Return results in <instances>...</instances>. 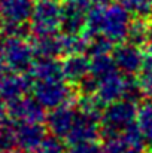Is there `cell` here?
I'll return each instance as SVG.
<instances>
[{
    "instance_id": "26",
    "label": "cell",
    "mask_w": 152,
    "mask_h": 153,
    "mask_svg": "<svg viewBox=\"0 0 152 153\" xmlns=\"http://www.w3.org/2000/svg\"><path fill=\"white\" fill-rule=\"evenodd\" d=\"M6 105H4V100L0 97V129L4 128L6 125Z\"/></svg>"
},
{
    "instance_id": "18",
    "label": "cell",
    "mask_w": 152,
    "mask_h": 153,
    "mask_svg": "<svg viewBox=\"0 0 152 153\" xmlns=\"http://www.w3.org/2000/svg\"><path fill=\"white\" fill-rule=\"evenodd\" d=\"M136 120H137L136 123L140 132L143 134L145 140L148 143H152V98H148L139 107Z\"/></svg>"
},
{
    "instance_id": "28",
    "label": "cell",
    "mask_w": 152,
    "mask_h": 153,
    "mask_svg": "<svg viewBox=\"0 0 152 153\" xmlns=\"http://www.w3.org/2000/svg\"><path fill=\"white\" fill-rule=\"evenodd\" d=\"M148 43H152V24H149V34H148Z\"/></svg>"
},
{
    "instance_id": "14",
    "label": "cell",
    "mask_w": 152,
    "mask_h": 153,
    "mask_svg": "<svg viewBox=\"0 0 152 153\" xmlns=\"http://www.w3.org/2000/svg\"><path fill=\"white\" fill-rule=\"evenodd\" d=\"M31 13V0H0V15L7 22H27Z\"/></svg>"
},
{
    "instance_id": "7",
    "label": "cell",
    "mask_w": 152,
    "mask_h": 153,
    "mask_svg": "<svg viewBox=\"0 0 152 153\" xmlns=\"http://www.w3.org/2000/svg\"><path fill=\"white\" fill-rule=\"evenodd\" d=\"M46 128L42 122H13L16 146L22 152H34L46 138Z\"/></svg>"
},
{
    "instance_id": "5",
    "label": "cell",
    "mask_w": 152,
    "mask_h": 153,
    "mask_svg": "<svg viewBox=\"0 0 152 153\" xmlns=\"http://www.w3.org/2000/svg\"><path fill=\"white\" fill-rule=\"evenodd\" d=\"M33 94L43 107L51 110L60 105H67L73 100V91L63 79L34 82Z\"/></svg>"
},
{
    "instance_id": "25",
    "label": "cell",
    "mask_w": 152,
    "mask_h": 153,
    "mask_svg": "<svg viewBox=\"0 0 152 153\" xmlns=\"http://www.w3.org/2000/svg\"><path fill=\"white\" fill-rule=\"evenodd\" d=\"M67 153H103V147L97 144V141H84L72 144Z\"/></svg>"
},
{
    "instance_id": "1",
    "label": "cell",
    "mask_w": 152,
    "mask_h": 153,
    "mask_svg": "<svg viewBox=\"0 0 152 153\" xmlns=\"http://www.w3.org/2000/svg\"><path fill=\"white\" fill-rule=\"evenodd\" d=\"M130 24V12L122 4H96L88 10L85 30L90 37L103 36L113 43L127 37Z\"/></svg>"
},
{
    "instance_id": "9",
    "label": "cell",
    "mask_w": 152,
    "mask_h": 153,
    "mask_svg": "<svg viewBox=\"0 0 152 153\" xmlns=\"http://www.w3.org/2000/svg\"><path fill=\"white\" fill-rule=\"evenodd\" d=\"M113 61L119 71H122L125 76H133L142 70L145 53L139 51L136 45L128 42L125 45H119L113 51Z\"/></svg>"
},
{
    "instance_id": "31",
    "label": "cell",
    "mask_w": 152,
    "mask_h": 153,
    "mask_svg": "<svg viewBox=\"0 0 152 153\" xmlns=\"http://www.w3.org/2000/svg\"><path fill=\"white\" fill-rule=\"evenodd\" d=\"M130 153H145V152H143V150H131Z\"/></svg>"
},
{
    "instance_id": "21",
    "label": "cell",
    "mask_w": 152,
    "mask_h": 153,
    "mask_svg": "<svg viewBox=\"0 0 152 153\" xmlns=\"http://www.w3.org/2000/svg\"><path fill=\"white\" fill-rule=\"evenodd\" d=\"M148 34H149V24H146L143 18H137V19L131 21V24H130L127 40L136 46L143 45L148 42Z\"/></svg>"
},
{
    "instance_id": "11",
    "label": "cell",
    "mask_w": 152,
    "mask_h": 153,
    "mask_svg": "<svg viewBox=\"0 0 152 153\" xmlns=\"http://www.w3.org/2000/svg\"><path fill=\"white\" fill-rule=\"evenodd\" d=\"M127 82H128V77H125L124 73L113 71L112 74L99 80V88H97L96 95L103 102V105L118 101V100H124Z\"/></svg>"
},
{
    "instance_id": "19",
    "label": "cell",
    "mask_w": 152,
    "mask_h": 153,
    "mask_svg": "<svg viewBox=\"0 0 152 153\" xmlns=\"http://www.w3.org/2000/svg\"><path fill=\"white\" fill-rule=\"evenodd\" d=\"M60 40H61V52L66 56L82 53L84 51H87L88 42H90V39L81 34H64V36H60Z\"/></svg>"
},
{
    "instance_id": "10",
    "label": "cell",
    "mask_w": 152,
    "mask_h": 153,
    "mask_svg": "<svg viewBox=\"0 0 152 153\" xmlns=\"http://www.w3.org/2000/svg\"><path fill=\"white\" fill-rule=\"evenodd\" d=\"M78 110H73L72 107L67 105H60L52 108L49 114L46 116V128L51 134L57 138H67L70 134L75 119H76Z\"/></svg>"
},
{
    "instance_id": "20",
    "label": "cell",
    "mask_w": 152,
    "mask_h": 153,
    "mask_svg": "<svg viewBox=\"0 0 152 153\" xmlns=\"http://www.w3.org/2000/svg\"><path fill=\"white\" fill-rule=\"evenodd\" d=\"M116 65L113 61V56H109V53H103V55H96L91 59V74L94 77H97L99 80L112 74L113 71H116Z\"/></svg>"
},
{
    "instance_id": "8",
    "label": "cell",
    "mask_w": 152,
    "mask_h": 153,
    "mask_svg": "<svg viewBox=\"0 0 152 153\" xmlns=\"http://www.w3.org/2000/svg\"><path fill=\"white\" fill-rule=\"evenodd\" d=\"M7 114L13 122H42L46 116L43 113V105L31 97H21L9 102Z\"/></svg>"
},
{
    "instance_id": "30",
    "label": "cell",
    "mask_w": 152,
    "mask_h": 153,
    "mask_svg": "<svg viewBox=\"0 0 152 153\" xmlns=\"http://www.w3.org/2000/svg\"><path fill=\"white\" fill-rule=\"evenodd\" d=\"M3 153H24L22 150H18V152H15V150H7V152H3Z\"/></svg>"
},
{
    "instance_id": "29",
    "label": "cell",
    "mask_w": 152,
    "mask_h": 153,
    "mask_svg": "<svg viewBox=\"0 0 152 153\" xmlns=\"http://www.w3.org/2000/svg\"><path fill=\"white\" fill-rule=\"evenodd\" d=\"M94 1H96L97 4H107V1H109V0H94Z\"/></svg>"
},
{
    "instance_id": "24",
    "label": "cell",
    "mask_w": 152,
    "mask_h": 153,
    "mask_svg": "<svg viewBox=\"0 0 152 153\" xmlns=\"http://www.w3.org/2000/svg\"><path fill=\"white\" fill-rule=\"evenodd\" d=\"M133 150L122 137H113L107 138L104 146H103V153H130Z\"/></svg>"
},
{
    "instance_id": "2",
    "label": "cell",
    "mask_w": 152,
    "mask_h": 153,
    "mask_svg": "<svg viewBox=\"0 0 152 153\" xmlns=\"http://www.w3.org/2000/svg\"><path fill=\"white\" fill-rule=\"evenodd\" d=\"M137 108L134 102L128 100H118L103 110L101 113V135L107 138L121 137V134L136 123Z\"/></svg>"
},
{
    "instance_id": "12",
    "label": "cell",
    "mask_w": 152,
    "mask_h": 153,
    "mask_svg": "<svg viewBox=\"0 0 152 153\" xmlns=\"http://www.w3.org/2000/svg\"><path fill=\"white\" fill-rule=\"evenodd\" d=\"M33 79L25 73H10L0 82V97L7 102H12L25 95Z\"/></svg>"
},
{
    "instance_id": "27",
    "label": "cell",
    "mask_w": 152,
    "mask_h": 153,
    "mask_svg": "<svg viewBox=\"0 0 152 153\" xmlns=\"http://www.w3.org/2000/svg\"><path fill=\"white\" fill-rule=\"evenodd\" d=\"M6 62L3 61V58H0V82L3 80V77L6 76Z\"/></svg>"
},
{
    "instance_id": "23",
    "label": "cell",
    "mask_w": 152,
    "mask_h": 153,
    "mask_svg": "<svg viewBox=\"0 0 152 153\" xmlns=\"http://www.w3.org/2000/svg\"><path fill=\"white\" fill-rule=\"evenodd\" d=\"M33 153H67L61 138H57V137H46L45 141L34 150Z\"/></svg>"
},
{
    "instance_id": "15",
    "label": "cell",
    "mask_w": 152,
    "mask_h": 153,
    "mask_svg": "<svg viewBox=\"0 0 152 153\" xmlns=\"http://www.w3.org/2000/svg\"><path fill=\"white\" fill-rule=\"evenodd\" d=\"M28 73L34 82L64 79L63 64L55 61V58H37V61L33 62Z\"/></svg>"
},
{
    "instance_id": "3",
    "label": "cell",
    "mask_w": 152,
    "mask_h": 153,
    "mask_svg": "<svg viewBox=\"0 0 152 153\" xmlns=\"http://www.w3.org/2000/svg\"><path fill=\"white\" fill-rule=\"evenodd\" d=\"M63 3L58 0H37L33 6L30 18V28L34 36L55 34L61 27Z\"/></svg>"
},
{
    "instance_id": "22",
    "label": "cell",
    "mask_w": 152,
    "mask_h": 153,
    "mask_svg": "<svg viewBox=\"0 0 152 153\" xmlns=\"http://www.w3.org/2000/svg\"><path fill=\"white\" fill-rule=\"evenodd\" d=\"M119 3L139 18H143L152 12V0H119Z\"/></svg>"
},
{
    "instance_id": "13",
    "label": "cell",
    "mask_w": 152,
    "mask_h": 153,
    "mask_svg": "<svg viewBox=\"0 0 152 153\" xmlns=\"http://www.w3.org/2000/svg\"><path fill=\"white\" fill-rule=\"evenodd\" d=\"M61 64L64 79L70 83H79L91 71V61L82 53L67 55Z\"/></svg>"
},
{
    "instance_id": "4",
    "label": "cell",
    "mask_w": 152,
    "mask_h": 153,
    "mask_svg": "<svg viewBox=\"0 0 152 153\" xmlns=\"http://www.w3.org/2000/svg\"><path fill=\"white\" fill-rule=\"evenodd\" d=\"M1 55L6 65L15 73H28L36 56L33 45L22 37H6Z\"/></svg>"
},
{
    "instance_id": "16",
    "label": "cell",
    "mask_w": 152,
    "mask_h": 153,
    "mask_svg": "<svg viewBox=\"0 0 152 153\" xmlns=\"http://www.w3.org/2000/svg\"><path fill=\"white\" fill-rule=\"evenodd\" d=\"M85 25L87 15L84 13V9L73 6L70 3H63L61 30L64 31V34H79Z\"/></svg>"
},
{
    "instance_id": "6",
    "label": "cell",
    "mask_w": 152,
    "mask_h": 153,
    "mask_svg": "<svg viewBox=\"0 0 152 153\" xmlns=\"http://www.w3.org/2000/svg\"><path fill=\"white\" fill-rule=\"evenodd\" d=\"M100 135L101 114L78 110L73 128L66 140L70 144H76V143H84V141H97Z\"/></svg>"
},
{
    "instance_id": "17",
    "label": "cell",
    "mask_w": 152,
    "mask_h": 153,
    "mask_svg": "<svg viewBox=\"0 0 152 153\" xmlns=\"http://www.w3.org/2000/svg\"><path fill=\"white\" fill-rule=\"evenodd\" d=\"M33 51L36 58H55L58 55H63L60 36H36L33 42Z\"/></svg>"
}]
</instances>
